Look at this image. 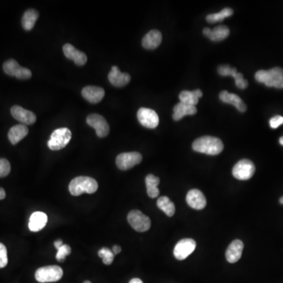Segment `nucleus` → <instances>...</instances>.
I'll list each match as a JSON object with an SVG mask.
<instances>
[{
	"label": "nucleus",
	"mask_w": 283,
	"mask_h": 283,
	"mask_svg": "<svg viewBox=\"0 0 283 283\" xmlns=\"http://www.w3.org/2000/svg\"><path fill=\"white\" fill-rule=\"evenodd\" d=\"M196 152L208 155H217L223 150V143L220 139L213 136H202L196 139L192 145Z\"/></svg>",
	"instance_id": "1"
},
{
	"label": "nucleus",
	"mask_w": 283,
	"mask_h": 283,
	"mask_svg": "<svg viewBox=\"0 0 283 283\" xmlns=\"http://www.w3.org/2000/svg\"><path fill=\"white\" fill-rule=\"evenodd\" d=\"M84 283H92L90 281H85Z\"/></svg>",
	"instance_id": "43"
},
{
	"label": "nucleus",
	"mask_w": 283,
	"mask_h": 283,
	"mask_svg": "<svg viewBox=\"0 0 283 283\" xmlns=\"http://www.w3.org/2000/svg\"><path fill=\"white\" fill-rule=\"evenodd\" d=\"M160 184V179L153 174H149L146 177V190L149 197L155 198L159 196L160 190L158 186Z\"/></svg>",
	"instance_id": "27"
},
{
	"label": "nucleus",
	"mask_w": 283,
	"mask_h": 283,
	"mask_svg": "<svg viewBox=\"0 0 283 283\" xmlns=\"http://www.w3.org/2000/svg\"><path fill=\"white\" fill-rule=\"evenodd\" d=\"M280 202L282 204H283V197H280Z\"/></svg>",
	"instance_id": "42"
},
{
	"label": "nucleus",
	"mask_w": 283,
	"mask_h": 283,
	"mask_svg": "<svg viewBox=\"0 0 283 283\" xmlns=\"http://www.w3.org/2000/svg\"><path fill=\"white\" fill-rule=\"evenodd\" d=\"M255 79L269 88L283 89V69L276 67L269 70H259L256 73Z\"/></svg>",
	"instance_id": "2"
},
{
	"label": "nucleus",
	"mask_w": 283,
	"mask_h": 283,
	"mask_svg": "<svg viewBox=\"0 0 283 283\" xmlns=\"http://www.w3.org/2000/svg\"><path fill=\"white\" fill-rule=\"evenodd\" d=\"M280 143L282 145V146H283V136H282V137L280 138Z\"/></svg>",
	"instance_id": "41"
},
{
	"label": "nucleus",
	"mask_w": 283,
	"mask_h": 283,
	"mask_svg": "<svg viewBox=\"0 0 283 283\" xmlns=\"http://www.w3.org/2000/svg\"><path fill=\"white\" fill-rule=\"evenodd\" d=\"M5 197H6V192L4 190L3 188H0V200H2Z\"/></svg>",
	"instance_id": "38"
},
{
	"label": "nucleus",
	"mask_w": 283,
	"mask_h": 283,
	"mask_svg": "<svg viewBox=\"0 0 283 283\" xmlns=\"http://www.w3.org/2000/svg\"><path fill=\"white\" fill-rule=\"evenodd\" d=\"M38 18H39V13L36 9H29L24 12L21 20V24L24 30H32Z\"/></svg>",
	"instance_id": "26"
},
{
	"label": "nucleus",
	"mask_w": 283,
	"mask_h": 283,
	"mask_svg": "<svg viewBox=\"0 0 283 283\" xmlns=\"http://www.w3.org/2000/svg\"><path fill=\"white\" fill-rule=\"evenodd\" d=\"M47 223V214L43 212H35L31 215L28 228L32 232H38L45 227Z\"/></svg>",
	"instance_id": "22"
},
{
	"label": "nucleus",
	"mask_w": 283,
	"mask_h": 283,
	"mask_svg": "<svg viewBox=\"0 0 283 283\" xmlns=\"http://www.w3.org/2000/svg\"><path fill=\"white\" fill-rule=\"evenodd\" d=\"M197 244L192 238H184L176 245L174 249V256L179 261L188 258L196 249Z\"/></svg>",
	"instance_id": "11"
},
{
	"label": "nucleus",
	"mask_w": 283,
	"mask_h": 283,
	"mask_svg": "<svg viewBox=\"0 0 283 283\" xmlns=\"http://www.w3.org/2000/svg\"><path fill=\"white\" fill-rule=\"evenodd\" d=\"M97 181L89 177H79L70 182L69 189L73 196H80L83 193H94L97 191Z\"/></svg>",
	"instance_id": "3"
},
{
	"label": "nucleus",
	"mask_w": 283,
	"mask_h": 283,
	"mask_svg": "<svg viewBox=\"0 0 283 283\" xmlns=\"http://www.w3.org/2000/svg\"><path fill=\"white\" fill-rule=\"evenodd\" d=\"M162 35L160 31L157 29H153L150 31L146 36L143 37L142 44L145 49L147 50H154L159 47L162 43Z\"/></svg>",
	"instance_id": "21"
},
{
	"label": "nucleus",
	"mask_w": 283,
	"mask_h": 283,
	"mask_svg": "<svg viewBox=\"0 0 283 283\" xmlns=\"http://www.w3.org/2000/svg\"><path fill=\"white\" fill-rule=\"evenodd\" d=\"M10 170H11V167H10L9 162L5 158H1L0 159V178L7 177L10 173Z\"/></svg>",
	"instance_id": "33"
},
{
	"label": "nucleus",
	"mask_w": 283,
	"mask_h": 283,
	"mask_svg": "<svg viewBox=\"0 0 283 283\" xmlns=\"http://www.w3.org/2000/svg\"><path fill=\"white\" fill-rule=\"evenodd\" d=\"M108 79L113 86L122 88L131 81V76L127 73H121L117 66H113L108 75Z\"/></svg>",
	"instance_id": "16"
},
{
	"label": "nucleus",
	"mask_w": 283,
	"mask_h": 283,
	"mask_svg": "<svg viewBox=\"0 0 283 283\" xmlns=\"http://www.w3.org/2000/svg\"><path fill=\"white\" fill-rule=\"evenodd\" d=\"M211 32V28H204L203 29V34H204V36H208V34L210 33Z\"/></svg>",
	"instance_id": "39"
},
{
	"label": "nucleus",
	"mask_w": 283,
	"mask_h": 283,
	"mask_svg": "<svg viewBox=\"0 0 283 283\" xmlns=\"http://www.w3.org/2000/svg\"><path fill=\"white\" fill-rule=\"evenodd\" d=\"M202 92L199 89L192 91H183L180 92V102L188 104V105H196L198 102L199 97H202Z\"/></svg>",
	"instance_id": "25"
},
{
	"label": "nucleus",
	"mask_w": 283,
	"mask_h": 283,
	"mask_svg": "<svg viewBox=\"0 0 283 283\" xmlns=\"http://www.w3.org/2000/svg\"><path fill=\"white\" fill-rule=\"evenodd\" d=\"M87 123L95 129L97 137L104 138L109 132V126L103 116L97 113L90 114L87 117Z\"/></svg>",
	"instance_id": "10"
},
{
	"label": "nucleus",
	"mask_w": 283,
	"mask_h": 283,
	"mask_svg": "<svg viewBox=\"0 0 283 283\" xmlns=\"http://www.w3.org/2000/svg\"><path fill=\"white\" fill-rule=\"evenodd\" d=\"M128 221L134 230L139 232L148 231L151 227L150 218L139 210H132L128 213Z\"/></svg>",
	"instance_id": "6"
},
{
	"label": "nucleus",
	"mask_w": 283,
	"mask_h": 283,
	"mask_svg": "<svg viewBox=\"0 0 283 283\" xmlns=\"http://www.w3.org/2000/svg\"><path fill=\"white\" fill-rule=\"evenodd\" d=\"M63 52L66 58L73 60L77 66H82L86 64L88 58L85 53L77 50L70 43H66L63 47Z\"/></svg>",
	"instance_id": "17"
},
{
	"label": "nucleus",
	"mask_w": 283,
	"mask_h": 283,
	"mask_svg": "<svg viewBox=\"0 0 283 283\" xmlns=\"http://www.w3.org/2000/svg\"><path fill=\"white\" fill-rule=\"evenodd\" d=\"M143 160L141 154L138 152L122 153L116 157V166L120 170H128L139 165Z\"/></svg>",
	"instance_id": "9"
},
{
	"label": "nucleus",
	"mask_w": 283,
	"mask_h": 283,
	"mask_svg": "<svg viewBox=\"0 0 283 283\" xmlns=\"http://www.w3.org/2000/svg\"><path fill=\"white\" fill-rule=\"evenodd\" d=\"M230 35V29L225 25H219L215 27L213 29H211L210 33L208 34L207 37L213 42L222 41L225 40Z\"/></svg>",
	"instance_id": "28"
},
{
	"label": "nucleus",
	"mask_w": 283,
	"mask_h": 283,
	"mask_svg": "<svg viewBox=\"0 0 283 283\" xmlns=\"http://www.w3.org/2000/svg\"><path fill=\"white\" fill-rule=\"evenodd\" d=\"M63 276L62 268L56 265L42 267L36 272L35 278L40 283H55L59 281Z\"/></svg>",
	"instance_id": "5"
},
{
	"label": "nucleus",
	"mask_w": 283,
	"mask_h": 283,
	"mask_svg": "<svg viewBox=\"0 0 283 283\" xmlns=\"http://www.w3.org/2000/svg\"><path fill=\"white\" fill-rule=\"evenodd\" d=\"M28 133V128L24 124L13 126L8 132V139L11 144L16 145L22 140Z\"/></svg>",
	"instance_id": "24"
},
{
	"label": "nucleus",
	"mask_w": 283,
	"mask_h": 283,
	"mask_svg": "<svg viewBox=\"0 0 283 283\" xmlns=\"http://www.w3.org/2000/svg\"><path fill=\"white\" fill-rule=\"evenodd\" d=\"M219 99L221 100L223 102L235 105L238 109V110L240 111L242 113L246 112V109H247V106H246L245 102L237 94L229 93L227 91H223V92L219 93Z\"/></svg>",
	"instance_id": "20"
},
{
	"label": "nucleus",
	"mask_w": 283,
	"mask_h": 283,
	"mask_svg": "<svg viewBox=\"0 0 283 283\" xmlns=\"http://www.w3.org/2000/svg\"><path fill=\"white\" fill-rule=\"evenodd\" d=\"M82 95L90 103L97 104L100 102L105 96V91L99 87H85L83 89Z\"/></svg>",
	"instance_id": "18"
},
{
	"label": "nucleus",
	"mask_w": 283,
	"mask_h": 283,
	"mask_svg": "<svg viewBox=\"0 0 283 283\" xmlns=\"http://www.w3.org/2000/svg\"><path fill=\"white\" fill-rule=\"evenodd\" d=\"M54 245H55V248H56V249L59 250V249H60V248L62 247V246H63L64 244H63L62 240H61V239H58V240L55 241Z\"/></svg>",
	"instance_id": "36"
},
{
	"label": "nucleus",
	"mask_w": 283,
	"mask_h": 283,
	"mask_svg": "<svg viewBox=\"0 0 283 283\" xmlns=\"http://www.w3.org/2000/svg\"><path fill=\"white\" fill-rule=\"evenodd\" d=\"M269 124H270L271 128H273V129L279 128L280 125L283 124V116H276L272 117L269 122Z\"/></svg>",
	"instance_id": "35"
},
{
	"label": "nucleus",
	"mask_w": 283,
	"mask_h": 283,
	"mask_svg": "<svg viewBox=\"0 0 283 283\" xmlns=\"http://www.w3.org/2000/svg\"><path fill=\"white\" fill-rule=\"evenodd\" d=\"M70 253H71V248L69 245H65L64 244L59 250H58L56 259L59 262H63L66 260V257L70 255Z\"/></svg>",
	"instance_id": "32"
},
{
	"label": "nucleus",
	"mask_w": 283,
	"mask_h": 283,
	"mask_svg": "<svg viewBox=\"0 0 283 283\" xmlns=\"http://www.w3.org/2000/svg\"><path fill=\"white\" fill-rule=\"evenodd\" d=\"M72 139V132L69 128H58L53 131L47 146L51 150H60L65 148Z\"/></svg>",
	"instance_id": "4"
},
{
	"label": "nucleus",
	"mask_w": 283,
	"mask_h": 283,
	"mask_svg": "<svg viewBox=\"0 0 283 283\" xmlns=\"http://www.w3.org/2000/svg\"><path fill=\"white\" fill-rule=\"evenodd\" d=\"M234 13L233 9L231 8H224L222 9L221 11L219 13H212V14H208L206 17V21L208 23H216L218 21H221L227 17H231Z\"/></svg>",
	"instance_id": "30"
},
{
	"label": "nucleus",
	"mask_w": 283,
	"mask_h": 283,
	"mask_svg": "<svg viewBox=\"0 0 283 283\" xmlns=\"http://www.w3.org/2000/svg\"><path fill=\"white\" fill-rule=\"evenodd\" d=\"M121 251V248L120 246H114L113 247V253L114 255H116V254H118V253H120Z\"/></svg>",
	"instance_id": "37"
},
{
	"label": "nucleus",
	"mask_w": 283,
	"mask_h": 283,
	"mask_svg": "<svg viewBox=\"0 0 283 283\" xmlns=\"http://www.w3.org/2000/svg\"><path fill=\"white\" fill-rule=\"evenodd\" d=\"M244 244L241 240L233 241L226 251V259L231 264L238 262L242 257Z\"/></svg>",
	"instance_id": "19"
},
{
	"label": "nucleus",
	"mask_w": 283,
	"mask_h": 283,
	"mask_svg": "<svg viewBox=\"0 0 283 283\" xmlns=\"http://www.w3.org/2000/svg\"><path fill=\"white\" fill-rule=\"evenodd\" d=\"M138 120L145 128L154 129L159 124V116L155 111L148 108H140L138 110Z\"/></svg>",
	"instance_id": "12"
},
{
	"label": "nucleus",
	"mask_w": 283,
	"mask_h": 283,
	"mask_svg": "<svg viewBox=\"0 0 283 283\" xmlns=\"http://www.w3.org/2000/svg\"><path fill=\"white\" fill-rule=\"evenodd\" d=\"M157 205L161 210L163 211L168 216H173L176 212V207L174 203L171 201L168 197H161L157 201Z\"/></svg>",
	"instance_id": "29"
},
{
	"label": "nucleus",
	"mask_w": 283,
	"mask_h": 283,
	"mask_svg": "<svg viewBox=\"0 0 283 283\" xmlns=\"http://www.w3.org/2000/svg\"><path fill=\"white\" fill-rule=\"evenodd\" d=\"M218 73H219V75L223 76V77L231 76V77H234L235 80V85L238 89H247L248 85H249L248 81L244 78L242 73H238L237 71L236 68H231L228 65L219 66L218 67Z\"/></svg>",
	"instance_id": "13"
},
{
	"label": "nucleus",
	"mask_w": 283,
	"mask_h": 283,
	"mask_svg": "<svg viewBox=\"0 0 283 283\" xmlns=\"http://www.w3.org/2000/svg\"><path fill=\"white\" fill-rule=\"evenodd\" d=\"M255 171V165L250 160L243 159L234 166L232 174L237 180H248L253 177Z\"/></svg>",
	"instance_id": "7"
},
{
	"label": "nucleus",
	"mask_w": 283,
	"mask_h": 283,
	"mask_svg": "<svg viewBox=\"0 0 283 283\" xmlns=\"http://www.w3.org/2000/svg\"><path fill=\"white\" fill-rule=\"evenodd\" d=\"M98 257L102 259L105 265H110L114 259L113 251L108 248H102L98 251Z\"/></svg>",
	"instance_id": "31"
},
{
	"label": "nucleus",
	"mask_w": 283,
	"mask_h": 283,
	"mask_svg": "<svg viewBox=\"0 0 283 283\" xmlns=\"http://www.w3.org/2000/svg\"><path fill=\"white\" fill-rule=\"evenodd\" d=\"M187 202L191 208L201 210L206 206V198L202 192L197 189H192L187 195Z\"/></svg>",
	"instance_id": "15"
},
{
	"label": "nucleus",
	"mask_w": 283,
	"mask_h": 283,
	"mask_svg": "<svg viewBox=\"0 0 283 283\" xmlns=\"http://www.w3.org/2000/svg\"><path fill=\"white\" fill-rule=\"evenodd\" d=\"M13 118L24 125H31L36 121V116L31 111L27 110L19 105H13L10 109Z\"/></svg>",
	"instance_id": "14"
},
{
	"label": "nucleus",
	"mask_w": 283,
	"mask_h": 283,
	"mask_svg": "<svg viewBox=\"0 0 283 283\" xmlns=\"http://www.w3.org/2000/svg\"><path fill=\"white\" fill-rule=\"evenodd\" d=\"M7 264V250L6 246L0 242V268H5Z\"/></svg>",
	"instance_id": "34"
},
{
	"label": "nucleus",
	"mask_w": 283,
	"mask_h": 283,
	"mask_svg": "<svg viewBox=\"0 0 283 283\" xmlns=\"http://www.w3.org/2000/svg\"><path fill=\"white\" fill-rule=\"evenodd\" d=\"M129 283H143L142 280H139V279H133L129 282Z\"/></svg>",
	"instance_id": "40"
},
{
	"label": "nucleus",
	"mask_w": 283,
	"mask_h": 283,
	"mask_svg": "<svg viewBox=\"0 0 283 283\" xmlns=\"http://www.w3.org/2000/svg\"><path fill=\"white\" fill-rule=\"evenodd\" d=\"M197 108L195 105L180 102L175 105L174 109H173V112H174L173 115V120L178 121L184 118V116L187 115H193L197 113Z\"/></svg>",
	"instance_id": "23"
},
{
	"label": "nucleus",
	"mask_w": 283,
	"mask_h": 283,
	"mask_svg": "<svg viewBox=\"0 0 283 283\" xmlns=\"http://www.w3.org/2000/svg\"><path fill=\"white\" fill-rule=\"evenodd\" d=\"M3 71L10 77H15L19 80H28L32 77V72L27 68L22 67L14 59H9L4 62Z\"/></svg>",
	"instance_id": "8"
}]
</instances>
